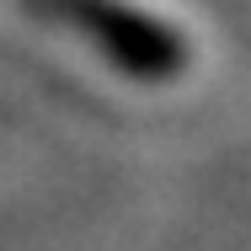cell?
Wrapping results in <instances>:
<instances>
[{"instance_id":"cell-1","label":"cell","mask_w":251,"mask_h":251,"mask_svg":"<svg viewBox=\"0 0 251 251\" xmlns=\"http://www.w3.org/2000/svg\"><path fill=\"white\" fill-rule=\"evenodd\" d=\"M27 11H38L53 27L101 32V38H86V43H70L75 64L91 59V64H101V75H118V70L123 75H150V86H155V75H176V70L193 64V49L182 43V32L139 0H38V5L27 0Z\"/></svg>"}]
</instances>
